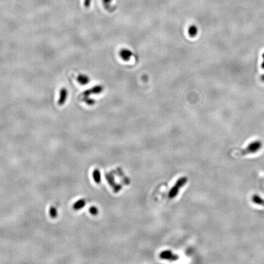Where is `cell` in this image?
<instances>
[{
    "mask_svg": "<svg viewBox=\"0 0 264 264\" xmlns=\"http://www.w3.org/2000/svg\"><path fill=\"white\" fill-rule=\"evenodd\" d=\"M119 56L121 57V58L124 61H128L130 60V58H132V56L133 55V52L130 50L129 49H122L120 51H119Z\"/></svg>",
    "mask_w": 264,
    "mask_h": 264,
    "instance_id": "5b68a950",
    "label": "cell"
},
{
    "mask_svg": "<svg viewBox=\"0 0 264 264\" xmlns=\"http://www.w3.org/2000/svg\"><path fill=\"white\" fill-rule=\"evenodd\" d=\"M160 258L164 259V260H168V261H177L178 259V256L176 254H173L170 251H164L160 253Z\"/></svg>",
    "mask_w": 264,
    "mask_h": 264,
    "instance_id": "277c9868",
    "label": "cell"
},
{
    "mask_svg": "<svg viewBox=\"0 0 264 264\" xmlns=\"http://www.w3.org/2000/svg\"><path fill=\"white\" fill-rule=\"evenodd\" d=\"M86 201L84 199H80L78 201H76L73 206V209L75 211L80 210L82 208H83L85 206Z\"/></svg>",
    "mask_w": 264,
    "mask_h": 264,
    "instance_id": "ba28073f",
    "label": "cell"
},
{
    "mask_svg": "<svg viewBox=\"0 0 264 264\" xmlns=\"http://www.w3.org/2000/svg\"><path fill=\"white\" fill-rule=\"evenodd\" d=\"M102 1L104 2V4L105 6V7L108 8V6L110 4V2L112 1V0H102Z\"/></svg>",
    "mask_w": 264,
    "mask_h": 264,
    "instance_id": "9a60e30c",
    "label": "cell"
},
{
    "mask_svg": "<svg viewBox=\"0 0 264 264\" xmlns=\"http://www.w3.org/2000/svg\"><path fill=\"white\" fill-rule=\"evenodd\" d=\"M49 213H50V216L52 218L54 219L58 216V211L54 207H51L49 211Z\"/></svg>",
    "mask_w": 264,
    "mask_h": 264,
    "instance_id": "8fae6325",
    "label": "cell"
},
{
    "mask_svg": "<svg viewBox=\"0 0 264 264\" xmlns=\"http://www.w3.org/2000/svg\"><path fill=\"white\" fill-rule=\"evenodd\" d=\"M187 177H182L179 178L169 193V198L175 197L179 192V189L181 188L185 183H187Z\"/></svg>",
    "mask_w": 264,
    "mask_h": 264,
    "instance_id": "6da1fadb",
    "label": "cell"
},
{
    "mask_svg": "<svg viewBox=\"0 0 264 264\" xmlns=\"http://www.w3.org/2000/svg\"><path fill=\"white\" fill-rule=\"evenodd\" d=\"M91 0H84V6L86 8H89L90 7Z\"/></svg>",
    "mask_w": 264,
    "mask_h": 264,
    "instance_id": "5bb4252c",
    "label": "cell"
},
{
    "mask_svg": "<svg viewBox=\"0 0 264 264\" xmlns=\"http://www.w3.org/2000/svg\"><path fill=\"white\" fill-rule=\"evenodd\" d=\"M261 81H262L264 82V74L261 76Z\"/></svg>",
    "mask_w": 264,
    "mask_h": 264,
    "instance_id": "e0dca14e",
    "label": "cell"
},
{
    "mask_svg": "<svg viewBox=\"0 0 264 264\" xmlns=\"http://www.w3.org/2000/svg\"><path fill=\"white\" fill-rule=\"evenodd\" d=\"M261 146H262V142L261 141H254L251 143L247 147V149L243 151V154L254 153L256 151H257L259 149H260L261 148Z\"/></svg>",
    "mask_w": 264,
    "mask_h": 264,
    "instance_id": "7a4b0ae2",
    "label": "cell"
},
{
    "mask_svg": "<svg viewBox=\"0 0 264 264\" xmlns=\"http://www.w3.org/2000/svg\"><path fill=\"white\" fill-rule=\"evenodd\" d=\"M262 58H263V61H262V64H261V67L263 70H264V53L262 54Z\"/></svg>",
    "mask_w": 264,
    "mask_h": 264,
    "instance_id": "2e32d148",
    "label": "cell"
},
{
    "mask_svg": "<svg viewBox=\"0 0 264 264\" xmlns=\"http://www.w3.org/2000/svg\"><path fill=\"white\" fill-rule=\"evenodd\" d=\"M92 175H93V178H94L95 183H100V182H101V177H100V173L99 170L95 169Z\"/></svg>",
    "mask_w": 264,
    "mask_h": 264,
    "instance_id": "30bf717a",
    "label": "cell"
},
{
    "mask_svg": "<svg viewBox=\"0 0 264 264\" xmlns=\"http://www.w3.org/2000/svg\"><path fill=\"white\" fill-rule=\"evenodd\" d=\"M86 98V100H85V102H86V104L88 105H94L95 104V100H94V99H90V98H88V97H85Z\"/></svg>",
    "mask_w": 264,
    "mask_h": 264,
    "instance_id": "7c38bea8",
    "label": "cell"
},
{
    "mask_svg": "<svg viewBox=\"0 0 264 264\" xmlns=\"http://www.w3.org/2000/svg\"><path fill=\"white\" fill-rule=\"evenodd\" d=\"M104 90V87L102 85H96L92 88L85 90L83 93V95L85 97H89L90 95L92 94H101Z\"/></svg>",
    "mask_w": 264,
    "mask_h": 264,
    "instance_id": "3957f363",
    "label": "cell"
},
{
    "mask_svg": "<svg viewBox=\"0 0 264 264\" xmlns=\"http://www.w3.org/2000/svg\"><path fill=\"white\" fill-rule=\"evenodd\" d=\"M77 81L81 85H86L90 81V78L84 74H80L76 78Z\"/></svg>",
    "mask_w": 264,
    "mask_h": 264,
    "instance_id": "52a82bcc",
    "label": "cell"
},
{
    "mask_svg": "<svg viewBox=\"0 0 264 264\" xmlns=\"http://www.w3.org/2000/svg\"><path fill=\"white\" fill-rule=\"evenodd\" d=\"M198 33V29L196 25H191L190 26V27L188 28V35L190 37H195Z\"/></svg>",
    "mask_w": 264,
    "mask_h": 264,
    "instance_id": "9c48e42d",
    "label": "cell"
},
{
    "mask_svg": "<svg viewBox=\"0 0 264 264\" xmlns=\"http://www.w3.org/2000/svg\"><path fill=\"white\" fill-rule=\"evenodd\" d=\"M89 211H90V213L92 215H97V213H98V210L97 209V208H95V207H90V209H89Z\"/></svg>",
    "mask_w": 264,
    "mask_h": 264,
    "instance_id": "4fadbf2b",
    "label": "cell"
},
{
    "mask_svg": "<svg viewBox=\"0 0 264 264\" xmlns=\"http://www.w3.org/2000/svg\"><path fill=\"white\" fill-rule=\"evenodd\" d=\"M67 97V90L66 88H63L60 92V98L58 100V105H63L64 104Z\"/></svg>",
    "mask_w": 264,
    "mask_h": 264,
    "instance_id": "8992f818",
    "label": "cell"
}]
</instances>
